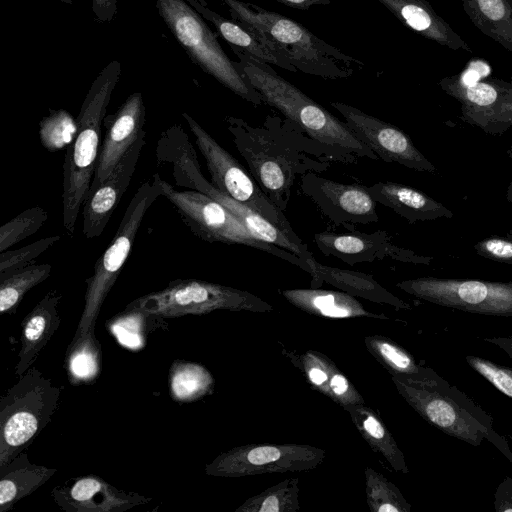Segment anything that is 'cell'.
<instances>
[{
    "instance_id": "1",
    "label": "cell",
    "mask_w": 512,
    "mask_h": 512,
    "mask_svg": "<svg viewBox=\"0 0 512 512\" xmlns=\"http://www.w3.org/2000/svg\"><path fill=\"white\" fill-rule=\"evenodd\" d=\"M225 122L249 173L283 212L298 176L321 173L331 166L323 146L285 117L269 114L258 126L235 116L226 117Z\"/></svg>"
},
{
    "instance_id": "2",
    "label": "cell",
    "mask_w": 512,
    "mask_h": 512,
    "mask_svg": "<svg viewBox=\"0 0 512 512\" xmlns=\"http://www.w3.org/2000/svg\"><path fill=\"white\" fill-rule=\"evenodd\" d=\"M238 58L235 66L262 96L264 104L276 109L309 138L323 146L332 162L356 164L358 158L379 160L348 127L326 108L281 77L270 64L231 46Z\"/></svg>"
},
{
    "instance_id": "3",
    "label": "cell",
    "mask_w": 512,
    "mask_h": 512,
    "mask_svg": "<svg viewBox=\"0 0 512 512\" xmlns=\"http://www.w3.org/2000/svg\"><path fill=\"white\" fill-rule=\"evenodd\" d=\"M121 75V63L107 64L97 75L78 114V131L63 162V226L73 237L75 224L92 183L101 147V130L112 92Z\"/></svg>"
},
{
    "instance_id": "4",
    "label": "cell",
    "mask_w": 512,
    "mask_h": 512,
    "mask_svg": "<svg viewBox=\"0 0 512 512\" xmlns=\"http://www.w3.org/2000/svg\"><path fill=\"white\" fill-rule=\"evenodd\" d=\"M231 18L243 22L268 40L305 74L328 80L350 77L364 63L317 37L302 24L277 12L240 0H223Z\"/></svg>"
},
{
    "instance_id": "5",
    "label": "cell",
    "mask_w": 512,
    "mask_h": 512,
    "mask_svg": "<svg viewBox=\"0 0 512 512\" xmlns=\"http://www.w3.org/2000/svg\"><path fill=\"white\" fill-rule=\"evenodd\" d=\"M395 382L402 395L430 424L474 446L486 438L512 462V453L492 429L489 415L433 371L420 369Z\"/></svg>"
},
{
    "instance_id": "6",
    "label": "cell",
    "mask_w": 512,
    "mask_h": 512,
    "mask_svg": "<svg viewBox=\"0 0 512 512\" xmlns=\"http://www.w3.org/2000/svg\"><path fill=\"white\" fill-rule=\"evenodd\" d=\"M156 156L159 165L172 167L177 186L210 196L235 215L256 238L295 254L307 264L314 258L307 246L295 244L262 215L216 189L203 176L196 151L180 125L171 126L162 133Z\"/></svg>"
},
{
    "instance_id": "7",
    "label": "cell",
    "mask_w": 512,
    "mask_h": 512,
    "mask_svg": "<svg viewBox=\"0 0 512 512\" xmlns=\"http://www.w3.org/2000/svg\"><path fill=\"white\" fill-rule=\"evenodd\" d=\"M61 388L31 366L0 400V467L23 452L51 421Z\"/></svg>"
},
{
    "instance_id": "8",
    "label": "cell",
    "mask_w": 512,
    "mask_h": 512,
    "mask_svg": "<svg viewBox=\"0 0 512 512\" xmlns=\"http://www.w3.org/2000/svg\"><path fill=\"white\" fill-rule=\"evenodd\" d=\"M158 13L191 61L237 96L260 106V93L241 75L216 35L186 0H155Z\"/></svg>"
},
{
    "instance_id": "9",
    "label": "cell",
    "mask_w": 512,
    "mask_h": 512,
    "mask_svg": "<svg viewBox=\"0 0 512 512\" xmlns=\"http://www.w3.org/2000/svg\"><path fill=\"white\" fill-rule=\"evenodd\" d=\"M165 197L177 210L183 222L198 238L209 242L239 244L269 253L287 261L309 274V265L295 254L256 238L226 207L210 196L196 190H176L154 174Z\"/></svg>"
},
{
    "instance_id": "10",
    "label": "cell",
    "mask_w": 512,
    "mask_h": 512,
    "mask_svg": "<svg viewBox=\"0 0 512 512\" xmlns=\"http://www.w3.org/2000/svg\"><path fill=\"white\" fill-rule=\"evenodd\" d=\"M159 196L162 192L153 175L132 197L113 239L97 259L93 274L85 280L84 308L75 335L95 331L101 307L131 253L144 215Z\"/></svg>"
},
{
    "instance_id": "11",
    "label": "cell",
    "mask_w": 512,
    "mask_h": 512,
    "mask_svg": "<svg viewBox=\"0 0 512 512\" xmlns=\"http://www.w3.org/2000/svg\"><path fill=\"white\" fill-rule=\"evenodd\" d=\"M255 295L232 287L197 279H176L159 291L143 295L125 309L159 318L201 315L218 309L269 310Z\"/></svg>"
},
{
    "instance_id": "12",
    "label": "cell",
    "mask_w": 512,
    "mask_h": 512,
    "mask_svg": "<svg viewBox=\"0 0 512 512\" xmlns=\"http://www.w3.org/2000/svg\"><path fill=\"white\" fill-rule=\"evenodd\" d=\"M201 151L211 184L225 195L246 205L281 229L295 244L307 246L295 233L284 212L263 192L239 161L187 113L182 114Z\"/></svg>"
},
{
    "instance_id": "13",
    "label": "cell",
    "mask_w": 512,
    "mask_h": 512,
    "mask_svg": "<svg viewBox=\"0 0 512 512\" xmlns=\"http://www.w3.org/2000/svg\"><path fill=\"white\" fill-rule=\"evenodd\" d=\"M397 286L426 301L466 312L512 316V283L422 277Z\"/></svg>"
},
{
    "instance_id": "14",
    "label": "cell",
    "mask_w": 512,
    "mask_h": 512,
    "mask_svg": "<svg viewBox=\"0 0 512 512\" xmlns=\"http://www.w3.org/2000/svg\"><path fill=\"white\" fill-rule=\"evenodd\" d=\"M324 451L309 446L238 447L217 456L205 467L211 476L238 477L257 473L307 470L318 465Z\"/></svg>"
},
{
    "instance_id": "15",
    "label": "cell",
    "mask_w": 512,
    "mask_h": 512,
    "mask_svg": "<svg viewBox=\"0 0 512 512\" xmlns=\"http://www.w3.org/2000/svg\"><path fill=\"white\" fill-rule=\"evenodd\" d=\"M299 185L301 191L336 225L379 221L377 202L367 186L343 184L315 172L300 176Z\"/></svg>"
},
{
    "instance_id": "16",
    "label": "cell",
    "mask_w": 512,
    "mask_h": 512,
    "mask_svg": "<svg viewBox=\"0 0 512 512\" xmlns=\"http://www.w3.org/2000/svg\"><path fill=\"white\" fill-rule=\"evenodd\" d=\"M330 104L342 115L353 133L379 159L385 162H397L419 171L434 169L414 146L408 135L398 127L349 104L338 101Z\"/></svg>"
},
{
    "instance_id": "17",
    "label": "cell",
    "mask_w": 512,
    "mask_h": 512,
    "mask_svg": "<svg viewBox=\"0 0 512 512\" xmlns=\"http://www.w3.org/2000/svg\"><path fill=\"white\" fill-rule=\"evenodd\" d=\"M51 496L66 512H125L152 500L151 497L118 489L93 474L69 479L54 487Z\"/></svg>"
},
{
    "instance_id": "18",
    "label": "cell",
    "mask_w": 512,
    "mask_h": 512,
    "mask_svg": "<svg viewBox=\"0 0 512 512\" xmlns=\"http://www.w3.org/2000/svg\"><path fill=\"white\" fill-rule=\"evenodd\" d=\"M146 108L140 92L103 119L105 129L90 190L95 189L114 170L127 150L145 132Z\"/></svg>"
},
{
    "instance_id": "19",
    "label": "cell",
    "mask_w": 512,
    "mask_h": 512,
    "mask_svg": "<svg viewBox=\"0 0 512 512\" xmlns=\"http://www.w3.org/2000/svg\"><path fill=\"white\" fill-rule=\"evenodd\" d=\"M390 239L384 230L373 233L357 230L345 233L323 231L314 235L315 245L323 255L334 256L349 265L384 258L413 263L426 262L413 252L393 245Z\"/></svg>"
},
{
    "instance_id": "20",
    "label": "cell",
    "mask_w": 512,
    "mask_h": 512,
    "mask_svg": "<svg viewBox=\"0 0 512 512\" xmlns=\"http://www.w3.org/2000/svg\"><path fill=\"white\" fill-rule=\"evenodd\" d=\"M145 132L127 150L111 174L95 189L88 191L83 203V234L99 237L128 188L145 145Z\"/></svg>"
},
{
    "instance_id": "21",
    "label": "cell",
    "mask_w": 512,
    "mask_h": 512,
    "mask_svg": "<svg viewBox=\"0 0 512 512\" xmlns=\"http://www.w3.org/2000/svg\"><path fill=\"white\" fill-rule=\"evenodd\" d=\"M61 298L57 290H50L22 320L21 348L15 365L17 377L32 366L57 331L61 322L58 310Z\"/></svg>"
},
{
    "instance_id": "22",
    "label": "cell",
    "mask_w": 512,
    "mask_h": 512,
    "mask_svg": "<svg viewBox=\"0 0 512 512\" xmlns=\"http://www.w3.org/2000/svg\"><path fill=\"white\" fill-rule=\"evenodd\" d=\"M402 24L421 36L452 50L472 52L469 45L452 29L427 0H377Z\"/></svg>"
},
{
    "instance_id": "23",
    "label": "cell",
    "mask_w": 512,
    "mask_h": 512,
    "mask_svg": "<svg viewBox=\"0 0 512 512\" xmlns=\"http://www.w3.org/2000/svg\"><path fill=\"white\" fill-rule=\"evenodd\" d=\"M201 16L211 22L218 33L231 46L240 48L255 58L276 65L289 72H297V69L282 53H280L268 40L261 36L249 25L227 19L211 10L203 0H186Z\"/></svg>"
},
{
    "instance_id": "24",
    "label": "cell",
    "mask_w": 512,
    "mask_h": 512,
    "mask_svg": "<svg viewBox=\"0 0 512 512\" xmlns=\"http://www.w3.org/2000/svg\"><path fill=\"white\" fill-rule=\"evenodd\" d=\"M57 472V469L30 462L21 452L0 467V512H7L21 499L29 496Z\"/></svg>"
},
{
    "instance_id": "25",
    "label": "cell",
    "mask_w": 512,
    "mask_h": 512,
    "mask_svg": "<svg viewBox=\"0 0 512 512\" xmlns=\"http://www.w3.org/2000/svg\"><path fill=\"white\" fill-rule=\"evenodd\" d=\"M312 276V288L327 282L350 294L358 295L369 300L402 305L401 301L385 290L371 275L323 265L314 258L308 263Z\"/></svg>"
},
{
    "instance_id": "26",
    "label": "cell",
    "mask_w": 512,
    "mask_h": 512,
    "mask_svg": "<svg viewBox=\"0 0 512 512\" xmlns=\"http://www.w3.org/2000/svg\"><path fill=\"white\" fill-rule=\"evenodd\" d=\"M373 199L410 222L432 218L441 206L422 192L395 182L379 181L369 187Z\"/></svg>"
},
{
    "instance_id": "27",
    "label": "cell",
    "mask_w": 512,
    "mask_h": 512,
    "mask_svg": "<svg viewBox=\"0 0 512 512\" xmlns=\"http://www.w3.org/2000/svg\"><path fill=\"white\" fill-rule=\"evenodd\" d=\"M473 25L512 52V0H460Z\"/></svg>"
},
{
    "instance_id": "28",
    "label": "cell",
    "mask_w": 512,
    "mask_h": 512,
    "mask_svg": "<svg viewBox=\"0 0 512 512\" xmlns=\"http://www.w3.org/2000/svg\"><path fill=\"white\" fill-rule=\"evenodd\" d=\"M102 351L95 331L74 335L65 356V369L71 385H87L99 376Z\"/></svg>"
},
{
    "instance_id": "29",
    "label": "cell",
    "mask_w": 512,
    "mask_h": 512,
    "mask_svg": "<svg viewBox=\"0 0 512 512\" xmlns=\"http://www.w3.org/2000/svg\"><path fill=\"white\" fill-rule=\"evenodd\" d=\"M283 295L294 305L327 317L343 318L365 313L356 300L341 292L297 289L285 290Z\"/></svg>"
},
{
    "instance_id": "30",
    "label": "cell",
    "mask_w": 512,
    "mask_h": 512,
    "mask_svg": "<svg viewBox=\"0 0 512 512\" xmlns=\"http://www.w3.org/2000/svg\"><path fill=\"white\" fill-rule=\"evenodd\" d=\"M50 264H31L16 270L0 273V313L11 314L25 294L45 281L51 274Z\"/></svg>"
},
{
    "instance_id": "31",
    "label": "cell",
    "mask_w": 512,
    "mask_h": 512,
    "mask_svg": "<svg viewBox=\"0 0 512 512\" xmlns=\"http://www.w3.org/2000/svg\"><path fill=\"white\" fill-rule=\"evenodd\" d=\"M213 378L202 365L186 360H175L169 369V389L174 401H196L210 392Z\"/></svg>"
},
{
    "instance_id": "32",
    "label": "cell",
    "mask_w": 512,
    "mask_h": 512,
    "mask_svg": "<svg viewBox=\"0 0 512 512\" xmlns=\"http://www.w3.org/2000/svg\"><path fill=\"white\" fill-rule=\"evenodd\" d=\"M77 131V119L65 109H50L49 114L39 122L40 142L50 152L67 149Z\"/></svg>"
},
{
    "instance_id": "33",
    "label": "cell",
    "mask_w": 512,
    "mask_h": 512,
    "mask_svg": "<svg viewBox=\"0 0 512 512\" xmlns=\"http://www.w3.org/2000/svg\"><path fill=\"white\" fill-rule=\"evenodd\" d=\"M48 219L40 206L24 210L0 227V252L36 233Z\"/></svg>"
},
{
    "instance_id": "34",
    "label": "cell",
    "mask_w": 512,
    "mask_h": 512,
    "mask_svg": "<svg viewBox=\"0 0 512 512\" xmlns=\"http://www.w3.org/2000/svg\"><path fill=\"white\" fill-rule=\"evenodd\" d=\"M60 235H53L39 239L32 244L26 245L16 250H6L0 253V273L16 270L31 264L36 259L60 241Z\"/></svg>"
},
{
    "instance_id": "35",
    "label": "cell",
    "mask_w": 512,
    "mask_h": 512,
    "mask_svg": "<svg viewBox=\"0 0 512 512\" xmlns=\"http://www.w3.org/2000/svg\"><path fill=\"white\" fill-rule=\"evenodd\" d=\"M468 364L500 392L512 399V370L499 366L489 360L467 356Z\"/></svg>"
},
{
    "instance_id": "36",
    "label": "cell",
    "mask_w": 512,
    "mask_h": 512,
    "mask_svg": "<svg viewBox=\"0 0 512 512\" xmlns=\"http://www.w3.org/2000/svg\"><path fill=\"white\" fill-rule=\"evenodd\" d=\"M290 492L287 490V488H276L275 490H267L265 493L259 495L253 502H252V510H257L260 512H278V511H284L289 510L286 505H288L291 508L292 504V496L289 495L285 497V495L289 494Z\"/></svg>"
},
{
    "instance_id": "37",
    "label": "cell",
    "mask_w": 512,
    "mask_h": 512,
    "mask_svg": "<svg viewBox=\"0 0 512 512\" xmlns=\"http://www.w3.org/2000/svg\"><path fill=\"white\" fill-rule=\"evenodd\" d=\"M377 348L384 359L400 372L411 375L420 370L412 358L400 348L388 342L378 343Z\"/></svg>"
},
{
    "instance_id": "38",
    "label": "cell",
    "mask_w": 512,
    "mask_h": 512,
    "mask_svg": "<svg viewBox=\"0 0 512 512\" xmlns=\"http://www.w3.org/2000/svg\"><path fill=\"white\" fill-rule=\"evenodd\" d=\"M480 252L497 260H512V242L492 238L478 244Z\"/></svg>"
},
{
    "instance_id": "39",
    "label": "cell",
    "mask_w": 512,
    "mask_h": 512,
    "mask_svg": "<svg viewBox=\"0 0 512 512\" xmlns=\"http://www.w3.org/2000/svg\"><path fill=\"white\" fill-rule=\"evenodd\" d=\"M362 426L371 438L379 442L384 441L392 451L402 456L393 439L389 437V434H387L381 423L373 415H366L362 420Z\"/></svg>"
},
{
    "instance_id": "40",
    "label": "cell",
    "mask_w": 512,
    "mask_h": 512,
    "mask_svg": "<svg viewBox=\"0 0 512 512\" xmlns=\"http://www.w3.org/2000/svg\"><path fill=\"white\" fill-rule=\"evenodd\" d=\"M92 11L97 21L111 22L117 13V0H92Z\"/></svg>"
},
{
    "instance_id": "41",
    "label": "cell",
    "mask_w": 512,
    "mask_h": 512,
    "mask_svg": "<svg viewBox=\"0 0 512 512\" xmlns=\"http://www.w3.org/2000/svg\"><path fill=\"white\" fill-rule=\"evenodd\" d=\"M288 7L307 10L314 5H328L332 0H274Z\"/></svg>"
},
{
    "instance_id": "42",
    "label": "cell",
    "mask_w": 512,
    "mask_h": 512,
    "mask_svg": "<svg viewBox=\"0 0 512 512\" xmlns=\"http://www.w3.org/2000/svg\"><path fill=\"white\" fill-rule=\"evenodd\" d=\"M331 388L333 392L337 395H342L348 390V382L347 380L340 374H336L331 379Z\"/></svg>"
},
{
    "instance_id": "43",
    "label": "cell",
    "mask_w": 512,
    "mask_h": 512,
    "mask_svg": "<svg viewBox=\"0 0 512 512\" xmlns=\"http://www.w3.org/2000/svg\"><path fill=\"white\" fill-rule=\"evenodd\" d=\"M308 375L309 379L316 385H322L327 380V374L319 368L310 369Z\"/></svg>"
},
{
    "instance_id": "44",
    "label": "cell",
    "mask_w": 512,
    "mask_h": 512,
    "mask_svg": "<svg viewBox=\"0 0 512 512\" xmlns=\"http://www.w3.org/2000/svg\"><path fill=\"white\" fill-rule=\"evenodd\" d=\"M61 2L63 3H66V4H72L73 0H60Z\"/></svg>"
}]
</instances>
